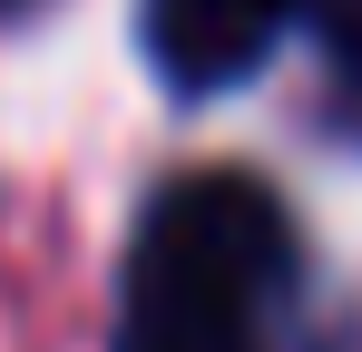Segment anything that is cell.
Returning a JSON list of instances; mask_svg holds the SVG:
<instances>
[{
    "label": "cell",
    "instance_id": "1",
    "mask_svg": "<svg viewBox=\"0 0 362 352\" xmlns=\"http://www.w3.org/2000/svg\"><path fill=\"white\" fill-rule=\"evenodd\" d=\"M294 216L235 167L147 196L127 245L118 352H264V303L294 293Z\"/></svg>",
    "mask_w": 362,
    "mask_h": 352
},
{
    "label": "cell",
    "instance_id": "2",
    "mask_svg": "<svg viewBox=\"0 0 362 352\" xmlns=\"http://www.w3.org/2000/svg\"><path fill=\"white\" fill-rule=\"evenodd\" d=\"M303 10L313 0H147V59L167 69V88L206 98V88L255 78Z\"/></svg>",
    "mask_w": 362,
    "mask_h": 352
},
{
    "label": "cell",
    "instance_id": "3",
    "mask_svg": "<svg viewBox=\"0 0 362 352\" xmlns=\"http://www.w3.org/2000/svg\"><path fill=\"white\" fill-rule=\"evenodd\" d=\"M323 69H333V98L362 117V0H323Z\"/></svg>",
    "mask_w": 362,
    "mask_h": 352
},
{
    "label": "cell",
    "instance_id": "4",
    "mask_svg": "<svg viewBox=\"0 0 362 352\" xmlns=\"http://www.w3.org/2000/svg\"><path fill=\"white\" fill-rule=\"evenodd\" d=\"M20 10H40V0H0V20H20Z\"/></svg>",
    "mask_w": 362,
    "mask_h": 352
}]
</instances>
